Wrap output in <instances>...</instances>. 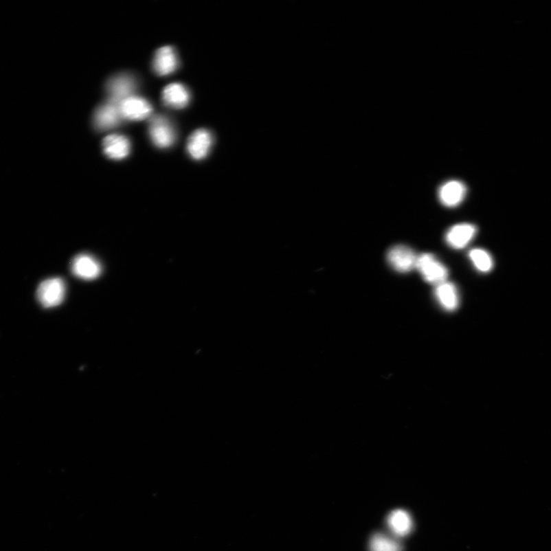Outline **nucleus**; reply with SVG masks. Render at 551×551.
Returning a JSON list of instances; mask_svg holds the SVG:
<instances>
[{
    "instance_id": "5",
    "label": "nucleus",
    "mask_w": 551,
    "mask_h": 551,
    "mask_svg": "<svg viewBox=\"0 0 551 551\" xmlns=\"http://www.w3.org/2000/svg\"><path fill=\"white\" fill-rule=\"evenodd\" d=\"M71 270L80 279L93 280L102 273V267L100 262L91 255L82 254L72 260Z\"/></svg>"
},
{
    "instance_id": "1",
    "label": "nucleus",
    "mask_w": 551,
    "mask_h": 551,
    "mask_svg": "<svg viewBox=\"0 0 551 551\" xmlns=\"http://www.w3.org/2000/svg\"><path fill=\"white\" fill-rule=\"evenodd\" d=\"M427 283L439 285L446 282L448 277L447 267L442 265L432 254H423L418 257L416 267Z\"/></svg>"
},
{
    "instance_id": "9",
    "label": "nucleus",
    "mask_w": 551,
    "mask_h": 551,
    "mask_svg": "<svg viewBox=\"0 0 551 551\" xmlns=\"http://www.w3.org/2000/svg\"><path fill=\"white\" fill-rule=\"evenodd\" d=\"M178 59L176 52L171 46H164L159 49L153 59V70L159 76L170 75L177 69Z\"/></svg>"
},
{
    "instance_id": "3",
    "label": "nucleus",
    "mask_w": 551,
    "mask_h": 551,
    "mask_svg": "<svg viewBox=\"0 0 551 551\" xmlns=\"http://www.w3.org/2000/svg\"><path fill=\"white\" fill-rule=\"evenodd\" d=\"M416 260L418 256L415 252L405 245H395L387 254L388 264L394 271L401 273L412 271L416 267Z\"/></svg>"
},
{
    "instance_id": "14",
    "label": "nucleus",
    "mask_w": 551,
    "mask_h": 551,
    "mask_svg": "<svg viewBox=\"0 0 551 551\" xmlns=\"http://www.w3.org/2000/svg\"><path fill=\"white\" fill-rule=\"evenodd\" d=\"M387 524L392 532L398 537H405L412 532L413 520L411 515L403 509H396L390 513Z\"/></svg>"
},
{
    "instance_id": "7",
    "label": "nucleus",
    "mask_w": 551,
    "mask_h": 551,
    "mask_svg": "<svg viewBox=\"0 0 551 551\" xmlns=\"http://www.w3.org/2000/svg\"><path fill=\"white\" fill-rule=\"evenodd\" d=\"M213 138L210 131L205 129L197 130L188 139V153L194 159H203L210 153Z\"/></svg>"
},
{
    "instance_id": "8",
    "label": "nucleus",
    "mask_w": 551,
    "mask_h": 551,
    "mask_svg": "<svg viewBox=\"0 0 551 551\" xmlns=\"http://www.w3.org/2000/svg\"><path fill=\"white\" fill-rule=\"evenodd\" d=\"M122 118L119 104L109 100V103L100 106L96 111L93 122L98 130L105 131L115 127Z\"/></svg>"
},
{
    "instance_id": "11",
    "label": "nucleus",
    "mask_w": 551,
    "mask_h": 551,
    "mask_svg": "<svg viewBox=\"0 0 551 551\" xmlns=\"http://www.w3.org/2000/svg\"><path fill=\"white\" fill-rule=\"evenodd\" d=\"M102 144L105 155L111 159H123L129 155L131 144L124 136L112 134L103 139Z\"/></svg>"
},
{
    "instance_id": "6",
    "label": "nucleus",
    "mask_w": 551,
    "mask_h": 551,
    "mask_svg": "<svg viewBox=\"0 0 551 551\" xmlns=\"http://www.w3.org/2000/svg\"><path fill=\"white\" fill-rule=\"evenodd\" d=\"M122 118L130 120H142L149 117L153 107L146 100L135 96H130L119 104Z\"/></svg>"
},
{
    "instance_id": "12",
    "label": "nucleus",
    "mask_w": 551,
    "mask_h": 551,
    "mask_svg": "<svg viewBox=\"0 0 551 551\" xmlns=\"http://www.w3.org/2000/svg\"><path fill=\"white\" fill-rule=\"evenodd\" d=\"M477 228L471 224L463 223L454 225L448 231L446 240L449 246L455 249L465 247L474 238Z\"/></svg>"
},
{
    "instance_id": "15",
    "label": "nucleus",
    "mask_w": 551,
    "mask_h": 551,
    "mask_svg": "<svg viewBox=\"0 0 551 551\" xmlns=\"http://www.w3.org/2000/svg\"><path fill=\"white\" fill-rule=\"evenodd\" d=\"M107 87L111 93V102L120 104L123 100L131 96L134 83L129 76H119L112 78Z\"/></svg>"
},
{
    "instance_id": "16",
    "label": "nucleus",
    "mask_w": 551,
    "mask_h": 551,
    "mask_svg": "<svg viewBox=\"0 0 551 551\" xmlns=\"http://www.w3.org/2000/svg\"><path fill=\"white\" fill-rule=\"evenodd\" d=\"M436 299L441 306L447 311L453 312L459 306V297L456 287L452 283L445 282L436 286L435 290Z\"/></svg>"
},
{
    "instance_id": "4",
    "label": "nucleus",
    "mask_w": 551,
    "mask_h": 551,
    "mask_svg": "<svg viewBox=\"0 0 551 551\" xmlns=\"http://www.w3.org/2000/svg\"><path fill=\"white\" fill-rule=\"evenodd\" d=\"M150 135L154 144L167 148L175 141V132L169 120L163 116H154L150 120Z\"/></svg>"
},
{
    "instance_id": "13",
    "label": "nucleus",
    "mask_w": 551,
    "mask_h": 551,
    "mask_svg": "<svg viewBox=\"0 0 551 551\" xmlns=\"http://www.w3.org/2000/svg\"><path fill=\"white\" fill-rule=\"evenodd\" d=\"M163 100L173 109H184L190 103V95L186 87L179 83L167 85L163 91Z\"/></svg>"
},
{
    "instance_id": "17",
    "label": "nucleus",
    "mask_w": 551,
    "mask_h": 551,
    "mask_svg": "<svg viewBox=\"0 0 551 551\" xmlns=\"http://www.w3.org/2000/svg\"><path fill=\"white\" fill-rule=\"evenodd\" d=\"M370 551H402L401 544L392 537L382 533L372 537L369 542Z\"/></svg>"
},
{
    "instance_id": "2",
    "label": "nucleus",
    "mask_w": 551,
    "mask_h": 551,
    "mask_svg": "<svg viewBox=\"0 0 551 551\" xmlns=\"http://www.w3.org/2000/svg\"><path fill=\"white\" fill-rule=\"evenodd\" d=\"M66 293L65 281L62 278H51L40 284L37 290V299L45 308L59 306L63 302Z\"/></svg>"
},
{
    "instance_id": "18",
    "label": "nucleus",
    "mask_w": 551,
    "mask_h": 551,
    "mask_svg": "<svg viewBox=\"0 0 551 551\" xmlns=\"http://www.w3.org/2000/svg\"><path fill=\"white\" fill-rule=\"evenodd\" d=\"M469 255L477 270L482 273H488L492 270L493 260L487 251L477 248L470 251Z\"/></svg>"
},
{
    "instance_id": "10",
    "label": "nucleus",
    "mask_w": 551,
    "mask_h": 551,
    "mask_svg": "<svg viewBox=\"0 0 551 551\" xmlns=\"http://www.w3.org/2000/svg\"><path fill=\"white\" fill-rule=\"evenodd\" d=\"M466 194V187L460 181L452 180L442 185L439 190V198L443 205L449 207L459 205Z\"/></svg>"
}]
</instances>
